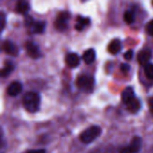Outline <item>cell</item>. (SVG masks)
<instances>
[{"instance_id":"6da1fadb","label":"cell","mask_w":153,"mask_h":153,"mask_svg":"<svg viewBox=\"0 0 153 153\" xmlns=\"http://www.w3.org/2000/svg\"><path fill=\"white\" fill-rule=\"evenodd\" d=\"M41 98L38 92L29 91L22 98V105L29 113H36L40 107Z\"/></svg>"},{"instance_id":"7a4b0ae2","label":"cell","mask_w":153,"mask_h":153,"mask_svg":"<svg viewBox=\"0 0 153 153\" xmlns=\"http://www.w3.org/2000/svg\"><path fill=\"white\" fill-rule=\"evenodd\" d=\"M102 133V129L99 126H92L87 129H85L80 134V140L82 143L85 144H89L95 141Z\"/></svg>"},{"instance_id":"3957f363","label":"cell","mask_w":153,"mask_h":153,"mask_svg":"<svg viewBox=\"0 0 153 153\" xmlns=\"http://www.w3.org/2000/svg\"><path fill=\"white\" fill-rule=\"evenodd\" d=\"M94 83H95V80L93 76L90 74H86L79 75L76 81L77 87L81 91L86 93L92 92V91L94 90Z\"/></svg>"},{"instance_id":"277c9868","label":"cell","mask_w":153,"mask_h":153,"mask_svg":"<svg viewBox=\"0 0 153 153\" xmlns=\"http://www.w3.org/2000/svg\"><path fill=\"white\" fill-rule=\"evenodd\" d=\"M24 24L31 34H41L45 31L46 29V22L44 21H35L30 15L25 17Z\"/></svg>"},{"instance_id":"5b68a950","label":"cell","mask_w":153,"mask_h":153,"mask_svg":"<svg viewBox=\"0 0 153 153\" xmlns=\"http://www.w3.org/2000/svg\"><path fill=\"white\" fill-rule=\"evenodd\" d=\"M71 18V14L69 12H61L56 18L55 27L58 31H65L68 27V22Z\"/></svg>"},{"instance_id":"8992f818","label":"cell","mask_w":153,"mask_h":153,"mask_svg":"<svg viewBox=\"0 0 153 153\" xmlns=\"http://www.w3.org/2000/svg\"><path fill=\"white\" fill-rule=\"evenodd\" d=\"M143 146V140L139 136H134L131 143L120 149L119 153H138Z\"/></svg>"},{"instance_id":"52a82bcc","label":"cell","mask_w":153,"mask_h":153,"mask_svg":"<svg viewBox=\"0 0 153 153\" xmlns=\"http://www.w3.org/2000/svg\"><path fill=\"white\" fill-rule=\"evenodd\" d=\"M25 50L32 59H38L42 56L39 47L34 41H27L25 44Z\"/></svg>"},{"instance_id":"ba28073f","label":"cell","mask_w":153,"mask_h":153,"mask_svg":"<svg viewBox=\"0 0 153 153\" xmlns=\"http://www.w3.org/2000/svg\"><path fill=\"white\" fill-rule=\"evenodd\" d=\"M152 57V51L150 48H143L137 54V60L140 65L145 66Z\"/></svg>"},{"instance_id":"9c48e42d","label":"cell","mask_w":153,"mask_h":153,"mask_svg":"<svg viewBox=\"0 0 153 153\" xmlns=\"http://www.w3.org/2000/svg\"><path fill=\"white\" fill-rule=\"evenodd\" d=\"M2 48L7 55L13 56H17L19 53V48L16 46V44L13 43L12 40H9V39H6L3 42Z\"/></svg>"},{"instance_id":"30bf717a","label":"cell","mask_w":153,"mask_h":153,"mask_svg":"<svg viewBox=\"0 0 153 153\" xmlns=\"http://www.w3.org/2000/svg\"><path fill=\"white\" fill-rule=\"evenodd\" d=\"M65 63L70 68H75L80 65L81 63V57L78 54L74 52L67 53L65 56Z\"/></svg>"},{"instance_id":"8fae6325","label":"cell","mask_w":153,"mask_h":153,"mask_svg":"<svg viewBox=\"0 0 153 153\" xmlns=\"http://www.w3.org/2000/svg\"><path fill=\"white\" fill-rule=\"evenodd\" d=\"M22 82H18V81H14L13 82H11L8 87H7V94L11 97H15L17 95H19L22 91Z\"/></svg>"},{"instance_id":"7c38bea8","label":"cell","mask_w":153,"mask_h":153,"mask_svg":"<svg viewBox=\"0 0 153 153\" xmlns=\"http://www.w3.org/2000/svg\"><path fill=\"white\" fill-rule=\"evenodd\" d=\"M123 48V44L122 41L119 39H114L113 40L110 41L108 47V50L111 55H117Z\"/></svg>"},{"instance_id":"4fadbf2b","label":"cell","mask_w":153,"mask_h":153,"mask_svg":"<svg viewBox=\"0 0 153 153\" xmlns=\"http://www.w3.org/2000/svg\"><path fill=\"white\" fill-rule=\"evenodd\" d=\"M135 92H134V90L133 87L131 86H128L126 87L123 92H122V95H121V98H122V101L125 105H126L127 103H129L132 100H134L135 98Z\"/></svg>"},{"instance_id":"5bb4252c","label":"cell","mask_w":153,"mask_h":153,"mask_svg":"<svg viewBox=\"0 0 153 153\" xmlns=\"http://www.w3.org/2000/svg\"><path fill=\"white\" fill-rule=\"evenodd\" d=\"M126 106V108H127V110L129 112H131L133 114H136L142 108V102H141V100L137 97H135L134 100H132Z\"/></svg>"},{"instance_id":"9a60e30c","label":"cell","mask_w":153,"mask_h":153,"mask_svg":"<svg viewBox=\"0 0 153 153\" xmlns=\"http://www.w3.org/2000/svg\"><path fill=\"white\" fill-rule=\"evenodd\" d=\"M91 24V19L89 17H84L82 15H79L77 17V22L75 24V29L79 31H82L84 30L85 27L89 26Z\"/></svg>"},{"instance_id":"2e32d148","label":"cell","mask_w":153,"mask_h":153,"mask_svg":"<svg viewBox=\"0 0 153 153\" xmlns=\"http://www.w3.org/2000/svg\"><path fill=\"white\" fill-rule=\"evenodd\" d=\"M82 59L86 65L92 64L96 59V51L93 48H89L86 51H84L82 55Z\"/></svg>"},{"instance_id":"e0dca14e","label":"cell","mask_w":153,"mask_h":153,"mask_svg":"<svg viewBox=\"0 0 153 153\" xmlns=\"http://www.w3.org/2000/svg\"><path fill=\"white\" fill-rule=\"evenodd\" d=\"M30 9V5L29 4V2L26 1H19L16 3L15 5V10L17 13H22V14H26Z\"/></svg>"},{"instance_id":"ac0fdd59","label":"cell","mask_w":153,"mask_h":153,"mask_svg":"<svg viewBox=\"0 0 153 153\" xmlns=\"http://www.w3.org/2000/svg\"><path fill=\"white\" fill-rule=\"evenodd\" d=\"M13 70H14V64L12 61H6L4 67L1 70V77L4 78L6 76H9Z\"/></svg>"},{"instance_id":"d6986e66","label":"cell","mask_w":153,"mask_h":153,"mask_svg":"<svg viewBox=\"0 0 153 153\" xmlns=\"http://www.w3.org/2000/svg\"><path fill=\"white\" fill-rule=\"evenodd\" d=\"M124 20L127 24H132L135 20V13L133 10H126L124 13Z\"/></svg>"},{"instance_id":"ffe728a7","label":"cell","mask_w":153,"mask_h":153,"mask_svg":"<svg viewBox=\"0 0 153 153\" xmlns=\"http://www.w3.org/2000/svg\"><path fill=\"white\" fill-rule=\"evenodd\" d=\"M144 67V74L149 80H153V64L149 63Z\"/></svg>"},{"instance_id":"44dd1931","label":"cell","mask_w":153,"mask_h":153,"mask_svg":"<svg viewBox=\"0 0 153 153\" xmlns=\"http://www.w3.org/2000/svg\"><path fill=\"white\" fill-rule=\"evenodd\" d=\"M145 30H146V32L150 36L153 37V19L151 20L150 22H148V23L145 26Z\"/></svg>"},{"instance_id":"7402d4cb","label":"cell","mask_w":153,"mask_h":153,"mask_svg":"<svg viewBox=\"0 0 153 153\" xmlns=\"http://www.w3.org/2000/svg\"><path fill=\"white\" fill-rule=\"evenodd\" d=\"M134 50H133V49H129V50H127V51L124 54V57H125L126 60H132L133 57H134Z\"/></svg>"},{"instance_id":"603a6c76","label":"cell","mask_w":153,"mask_h":153,"mask_svg":"<svg viewBox=\"0 0 153 153\" xmlns=\"http://www.w3.org/2000/svg\"><path fill=\"white\" fill-rule=\"evenodd\" d=\"M0 21H1V31L4 30V26H5V15H4V12H1V14H0Z\"/></svg>"},{"instance_id":"cb8c5ba5","label":"cell","mask_w":153,"mask_h":153,"mask_svg":"<svg viewBox=\"0 0 153 153\" xmlns=\"http://www.w3.org/2000/svg\"><path fill=\"white\" fill-rule=\"evenodd\" d=\"M130 68H131L130 65H127V64H121V65H120V69L124 73H127L130 70Z\"/></svg>"},{"instance_id":"d4e9b609","label":"cell","mask_w":153,"mask_h":153,"mask_svg":"<svg viewBox=\"0 0 153 153\" xmlns=\"http://www.w3.org/2000/svg\"><path fill=\"white\" fill-rule=\"evenodd\" d=\"M26 153H46L44 149H39V150H30Z\"/></svg>"},{"instance_id":"484cf974","label":"cell","mask_w":153,"mask_h":153,"mask_svg":"<svg viewBox=\"0 0 153 153\" xmlns=\"http://www.w3.org/2000/svg\"><path fill=\"white\" fill-rule=\"evenodd\" d=\"M148 104H149V108H150V111L153 114V97H151L148 100Z\"/></svg>"}]
</instances>
